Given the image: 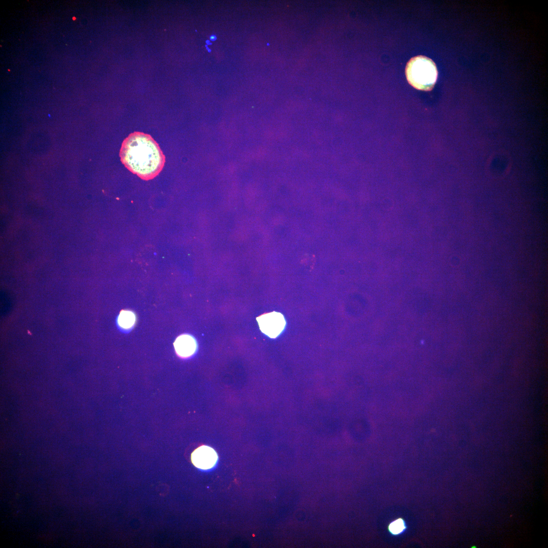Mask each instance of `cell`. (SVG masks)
<instances>
[{"instance_id": "6da1fadb", "label": "cell", "mask_w": 548, "mask_h": 548, "mask_svg": "<svg viewBox=\"0 0 548 548\" xmlns=\"http://www.w3.org/2000/svg\"><path fill=\"white\" fill-rule=\"evenodd\" d=\"M120 157L129 170L145 180L157 176L165 163L158 144L150 135L141 132L131 133L123 141Z\"/></svg>"}, {"instance_id": "7a4b0ae2", "label": "cell", "mask_w": 548, "mask_h": 548, "mask_svg": "<svg viewBox=\"0 0 548 548\" xmlns=\"http://www.w3.org/2000/svg\"><path fill=\"white\" fill-rule=\"evenodd\" d=\"M405 73L407 81L412 86L425 91L432 89L437 77L434 62L423 56L412 58L406 65Z\"/></svg>"}, {"instance_id": "3957f363", "label": "cell", "mask_w": 548, "mask_h": 548, "mask_svg": "<svg viewBox=\"0 0 548 548\" xmlns=\"http://www.w3.org/2000/svg\"><path fill=\"white\" fill-rule=\"evenodd\" d=\"M260 330L270 338H276L284 330L286 321L283 315L272 312L263 314L257 318Z\"/></svg>"}, {"instance_id": "277c9868", "label": "cell", "mask_w": 548, "mask_h": 548, "mask_svg": "<svg viewBox=\"0 0 548 548\" xmlns=\"http://www.w3.org/2000/svg\"><path fill=\"white\" fill-rule=\"evenodd\" d=\"M218 460L215 451L207 446H201L195 450L191 454V461L196 467L209 469L214 466Z\"/></svg>"}, {"instance_id": "5b68a950", "label": "cell", "mask_w": 548, "mask_h": 548, "mask_svg": "<svg viewBox=\"0 0 548 548\" xmlns=\"http://www.w3.org/2000/svg\"><path fill=\"white\" fill-rule=\"evenodd\" d=\"M174 348L178 356L182 358H188L192 356L197 349V342L195 338L188 334L179 336L175 340Z\"/></svg>"}, {"instance_id": "8992f818", "label": "cell", "mask_w": 548, "mask_h": 548, "mask_svg": "<svg viewBox=\"0 0 548 548\" xmlns=\"http://www.w3.org/2000/svg\"><path fill=\"white\" fill-rule=\"evenodd\" d=\"M135 320V314L132 312L123 310L121 311L118 316L117 322L121 328L128 330L134 326Z\"/></svg>"}, {"instance_id": "52a82bcc", "label": "cell", "mask_w": 548, "mask_h": 548, "mask_svg": "<svg viewBox=\"0 0 548 548\" xmlns=\"http://www.w3.org/2000/svg\"><path fill=\"white\" fill-rule=\"evenodd\" d=\"M389 528L391 532L393 534L400 533L404 528L403 521L400 519L396 520L390 525Z\"/></svg>"}]
</instances>
